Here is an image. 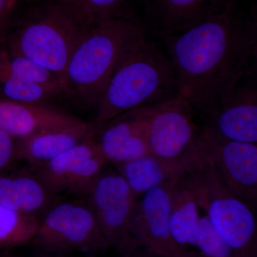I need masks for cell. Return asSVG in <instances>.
Here are the masks:
<instances>
[{
	"label": "cell",
	"instance_id": "18",
	"mask_svg": "<svg viewBox=\"0 0 257 257\" xmlns=\"http://www.w3.org/2000/svg\"><path fill=\"white\" fill-rule=\"evenodd\" d=\"M200 216L194 194L178 178L171 191L170 232L172 239L182 250L196 246Z\"/></svg>",
	"mask_w": 257,
	"mask_h": 257
},
{
	"label": "cell",
	"instance_id": "3",
	"mask_svg": "<svg viewBox=\"0 0 257 257\" xmlns=\"http://www.w3.org/2000/svg\"><path fill=\"white\" fill-rule=\"evenodd\" d=\"M179 94L175 70L163 47L145 32L126 49L95 106L96 124Z\"/></svg>",
	"mask_w": 257,
	"mask_h": 257
},
{
	"label": "cell",
	"instance_id": "10",
	"mask_svg": "<svg viewBox=\"0 0 257 257\" xmlns=\"http://www.w3.org/2000/svg\"><path fill=\"white\" fill-rule=\"evenodd\" d=\"M107 163L93 135L45 165L30 169L54 194L87 197Z\"/></svg>",
	"mask_w": 257,
	"mask_h": 257
},
{
	"label": "cell",
	"instance_id": "8",
	"mask_svg": "<svg viewBox=\"0 0 257 257\" xmlns=\"http://www.w3.org/2000/svg\"><path fill=\"white\" fill-rule=\"evenodd\" d=\"M96 223L109 248L122 256L138 251L132 224L137 198L117 172L103 170L87 195Z\"/></svg>",
	"mask_w": 257,
	"mask_h": 257
},
{
	"label": "cell",
	"instance_id": "20",
	"mask_svg": "<svg viewBox=\"0 0 257 257\" xmlns=\"http://www.w3.org/2000/svg\"><path fill=\"white\" fill-rule=\"evenodd\" d=\"M0 60L18 78L66 94L64 83L58 75L27 57L12 55L3 44L0 46Z\"/></svg>",
	"mask_w": 257,
	"mask_h": 257
},
{
	"label": "cell",
	"instance_id": "4",
	"mask_svg": "<svg viewBox=\"0 0 257 257\" xmlns=\"http://www.w3.org/2000/svg\"><path fill=\"white\" fill-rule=\"evenodd\" d=\"M144 32L143 22L133 13L93 25L66 67V94L95 108L121 55Z\"/></svg>",
	"mask_w": 257,
	"mask_h": 257
},
{
	"label": "cell",
	"instance_id": "27",
	"mask_svg": "<svg viewBox=\"0 0 257 257\" xmlns=\"http://www.w3.org/2000/svg\"><path fill=\"white\" fill-rule=\"evenodd\" d=\"M10 15L6 18L0 19V46L3 45L4 41L5 32L9 23Z\"/></svg>",
	"mask_w": 257,
	"mask_h": 257
},
{
	"label": "cell",
	"instance_id": "24",
	"mask_svg": "<svg viewBox=\"0 0 257 257\" xmlns=\"http://www.w3.org/2000/svg\"><path fill=\"white\" fill-rule=\"evenodd\" d=\"M131 0H81L84 13L92 25L109 21L122 15L133 13Z\"/></svg>",
	"mask_w": 257,
	"mask_h": 257
},
{
	"label": "cell",
	"instance_id": "17",
	"mask_svg": "<svg viewBox=\"0 0 257 257\" xmlns=\"http://www.w3.org/2000/svg\"><path fill=\"white\" fill-rule=\"evenodd\" d=\"M94 131L49 130L17 139L18 160L25 161L30 168L40 167L90 138Z\"/></svg>",
	"mask_w": 257,
	"mask_h": 257
},
{
	"label": "cell",
	"instance_id": "12",
	"mask_svg": "<svg viewBox=\"0 0 257 257\" xmlns=\"http://www.w3.org/2000/svg\"><path fill=\"white\" fill-rule=\"evenodd\" d=\"M145 33L160 39L185 31L221 14L233 0H138Z\"/></svg>",
	"mask_w": 257,
	"mask_h": 257
},
{
	"label": "cell",
	"instance_id": "16",
	"mask_svg": "<svg viewBox=\"0 0 257 257\" xmlns=\"http://www.w3.org/2000/svg\"><path fill=\"white\" fill-rule=\"evenodd\" d=\"M9 171L0 175V205L3 207L40 219L60 200L59 195L51 192L30 168Z\"/></svg>",
	"mask_w": 257,
	"mask_h": 257
},
{
	"label": "cell",
	"instance_id": "19",
	"mask_svg": "<svg viewBox=\"0 0 257 257\" xmlns=\"http://www.w3.org/2000/svg\"><path fill=\"white\" fill-rule=\"evenodd\" d=\"M114 165L117 173L137 198L178 179L151 154Z\"/></svg>",
	"mask_w": 257,
	"mask_h": 257
},
{
	"label": "cell",
	"instance_id": "2",
	"mask_svg": "<svg viewBox=\"0 0 257 257\" xmlns=\"http://www.w3.org/2000/svg\"><path fill=\"white\" fill-rule=\"evenodd\" d=\"M92 25L77 0H45L14 23L10 18L3 46L52 71L64 83L67 64Z\"/></svg>",
	"mask_w": 257,
	"mask_h": 257
},
{
	"label": "cell",
	"instance_id": "29",
	"mask_svg": "<svg viewBox=\"0 0 257 257\" xmlns=\"http://www.w3.org/2000/svg\"><path fill=\"white\" fill-rule=\"evenodd\" d=\"M126 257H160V256H155V255L150 254V253H147L146 251V253L145 254L143 255H136L135 253H133V255H131V256H126Z\"/></svg>",
	"mask_w": 257,
	"mask_h": 257
},
{
	"label": "cell",
	"instance_id": "1",
	"mask_svg": "<svg viewBox=\"0 0 257 257\" xmlns=\"http://www.w3.org/2000/svg\"><path fill=\"white\" fill-rule=\"evenodd\" d=\"M160 40L179 94L204 117L248 73L256 53V18L233 0L221 14Z\"/></svg>",
	"mask_w": 257,
	"mask_h": 257
},
{
	"label": "cell",
	"instance_id": "22",
	"mask_svg": "<svg viewBox=\"0 0 257 257\" xmlns=\"http://www.w3.org/2000/svg\"><path fill=\"white\" fill-rule=\"evenodd\" d=\"M60 94L43 86L18 78L10 73L0 60V99L28 104H45Z\"/></svg>",
	"mask_w": 257,
	"mask_h": 257
},
{
	"label": "cell",
	"instance_id": "7",
	"mask_svg": "<svg viewBox=\"0 0 257 257\" xmlns=\"http://www.w3.org/2000/svg\"><path fill=\"white\" fill-rule=\"evenodd\" d=\"M30 244L50 254L105 252L109 246L101 234L87 201L60 200L40 218Z\"/></svg>",
	"mask_w": 257,
	"mask_h": 257
},
{
	"label": "cell",
	"instance_id": "13",
	"mask_svg": "<svg viewBox=\"0 0 257 257\" xmlns=\"http://www.w3.org/2000/svg\"><path fill=\"white\" fill-rule=\"evenodd\" d=\"M150 106L138 108L96 124L94 138L107 162L117 164L150 155L147 121Z\"/></svg>",
	"mask_w": 257,
	"mask_h": 257
},
{
	"label": "cell",
	"instance_id": "11",
	"mask_svg": "<svg viewBox=\"0 0 257 257\" xmlns=\"http://www.w3.org/2000/svg\"><path fill=\"white\" fill-rule=\"evenodd\" d=\"M174 182L152 189L141 199H137L132 233L138 250L143 247L147 253L160 257H177L182 251L170 232L171 191Z\"/></svg>",
	"mask_w": 257,
	"mask_h": 257
},
{
	"label": "cell",
	"instance_id": "30",
	"mask_svg": "<svg viewBox=\"0 0 257 257\" xmlns=\"http://www.w3.org/2000/svg\"><path fill=\"white\" fill-rule=\"evenodd\" d=\"M77 1H78L79 3H80L81 0H77Z\"/></svg>",
	"mask_w": 257,
	"mask_h": 257
},
{
	"label": "cell",
	"instance_id": "14",
	"mask_svg": "<svg viewBox=\"0 0 257 257\" xmlns=\"http://www.w3.org/2000/svg\"><path fill=\"white\" fill-rule=\"evenodd\" d=\"M204 118V126L223 138L256 144V86H236L225 94Z\"/></svg>",
	"mask_w": 257,
	"mask_h": 257
},
{
	"label": "cell",
	"instance_id": "15",
	"mask_svg": "<svg viewBox=\"0 0 257 257\" xmlns=\"http://www.w3.org/2000/svg\"><path fill=\"white\" fill-rule=\"evenodd\" d=\"M0 128L17 140L49 130L92 132L95 124L44 104L0 99Z\"/></svg>",
	"mask_w": 257,
	"mask_h": 257
},
{
	"label": "cell",
	"instance_id": "23",
	"mask_svg": "<svg viewBox=\"0 0 257 257\" xmlns=\"http://www.w3.org/2000/svg\"><path fill=\"white\" fill-rule=\"evenodd\" d=\"M196 246L207 257H237L206 215L199 218Z\"/></svg>",
	"mask_w": 257,
	"mask_h": 257
},
{
	"label": "cell",
	"instance_id": "31",
	"mask_svg": "<svg viewBox=\"0 0 257 257\" xmlns=\"http://www.w3.org/2000/svg\"><path fill=\"white\" fill-rule=\"evenodd\" d=\"M87 257H94V256H87Z\"/></svg>",
	"mask_w": 257,
	"mask_h": 257
},
{
	"label": "cell",
	"instance_id": "21",
	"mask_svg": "<svg viewBox=\"0 0 257 257\" xmlns=\"http://www.w3.org/2000/svg\"><path fill=\"white\" fill-rule=\"evenodd\" d=\"M40 219L21 214L0 205V250L30 244L35 237Z\"/></svg>",
	"mask_w": 257,
	"mask_h": 257
},
{
	"label": "cell",
	"instance_id": "5",
	"mask_svg": "<svg viewBox=\"0 0 257 257\" xmlns=\"http://www.w3.org/2000/svg\"><path fill=\"white\" fill-rule=\"evenodd\" d=\"M199 207L237 257H257L256 221L251 207L226 187L208 156L179 177Z\"/></svg>",
	"mask_w": 257,
	"mask_h": 257
},
{
	"label": "cell",
	"instance_id": "28",
	"mask_svg": "<svg viewBox=\"0 0 257 257\" xmlns=\"http://www.w3.org/2000/svg\"><path fill=\"white\" fill-rule=\"evenodd\" d=\"M177 257H207L199 251H189L188 249L182 250Z\"/></svg>",
	"mask_w": 257,
	"mask_h": 257
},
{
	"label": "cell",
	"instance_id": "6",
	"mask_svg": "<svg viewBox=\"0 0 257 257\" xmlns=\"http://www.w3.org/2000/svg\"><path fill=\"white\" fill-rule=\"evenodd\" d=\"M192 104L180 94L151 106L147 139L151 155L177 178L197 167L207 155Z\"/></svg>",
	"mask_w": 257,
	"mask_h": 257
},
{
	"label": "cell",
	"instance_id": "9",
	"mask_svg": "<svg viewBox=\"0 0 257 257\" xmlns=\"http://www.w3.org/2000/svg\"><path fill=\"white\" fill-rule=\"evenodd\" d=\"M201 140L223 182L248 207L257 200V145L223 138L204 126Z\"/></svg>",
	"mask_w": 257,
	"mask_h": 257
},
{
	"label": "cell",
	"instance_id": "26",
	"mask_svg": "<svg viewBox=\"0 0 257 257\" xmlns=\"http://www.w3.org/2000/svg\"><path fill=\"white\" fill-rule=\"evenodd\" d=\"M19 0H0V19L10 16Z\"/></svg>",
	"mask_w": 257,
	"mask_h": 257
},
{
	"label": "cell",
	"instance_id": "25",
	"mask_svg": "<svg viewBox=\"0 0 257 257\" xmlns=\"http://www.w3.org/2000/svg\"><path fill=\"white\" fill-rule=\"evenodd\" d=\"M17 161L16 139L0 128V175L10 170Z\"/></svg>",
	"mask_w": 257,
	"mask_h": 257
}]
</instances>
